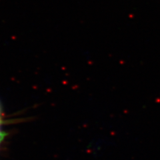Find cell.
Masks as SVG:
<instances>
[{
	"instance_id": "1",
	"label": "cell",
	"mask_w": 160,
	"mask_h": 160,
	"mask_svg": "<svg viewBox=\"0 0 160 160\" xmlns=\"http://www.w3.org/2000/svg\"><path fill=\"white\" fill-rule=\"evenodd\" d=\"M2 108L0 106V145L2 143L3 140L4 139L5 137H6V132L3 131L2 128Z\"/></svg>"
}]
</instances>
